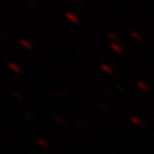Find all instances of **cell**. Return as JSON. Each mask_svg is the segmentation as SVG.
Segmentation results:
<instances>
[{
  "instance_id": "cell-1",
  "label": "cell",
  "mask_w": 154,
  "mask_h": 154,
  "mask_svg": "<svg viewBox=\"0 0 154 154\" xmlns=\"http://www.w3.org/2000/svg\"><path fill=\"white\" fill-rule=\"evenodd\" d=\"M65 16L67 20H70L72 23H74V24H79L80 22V20H79V17L75 15V14H73V13H66Z\"/></svg>"
},
{
  "instance_id": "cell-2",
  "label": "cell",
  "mask_w": 154,
  "mask_h": 154,
  "mask_svg": "<svg viewBox=\"0 0 154 154\" xmlns=\"http://www.w3.org/2000/svg\"><path fill=\"white\" fill-rule=\"evenodd\" d=\"M131 35L132 37H135V38H139V39H142V37H140V34H139V35H138L137 34V31H131Z\"/></svg>"
},
{
  "instance_id": "cell-3",
  "label": "cell",
  "mask_w": 154,
  "mask_h": 154,
  "mask_svg": "<svg viewBox=\"0 0 154 154\" xmlns=\"http://www.w3.org/2000/svg\"><path fill=\"white\" fill-rule=\"evenodd\" d=\"M29 7H31V8H33V9H38V7L37 6H34V4H32V2H29Z\"/></svg>"
},
{
  "instance_id": "cell-4",
  "label": "cell",
  "mask_w": 154,
  "mask_h": 154,
  "mask_svg": "<svg viewBox=\"0 0 154 154\" xmlns=\"http://www.w3.org/2000/svg\"><path fill=\"white\" fill-rule=\"evenodd\" d=\"M109 37H110V38H113V39H116V37L113 34V33H109Z\"/></svg>"
}]
</instances>
